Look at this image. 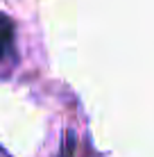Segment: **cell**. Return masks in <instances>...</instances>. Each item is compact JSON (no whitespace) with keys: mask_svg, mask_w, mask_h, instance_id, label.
<instances>
[{"mask_svg":"<svg viewBox=\"0 0 154 157\" xmlns=\"http://www.w3.org/2000/svg\"><path fill=\"white\" fill-rule=\"evenodd\" d=\"M12 41H14V25L5 14H0V59L12 50Z\"/></svg>","mask_w":154,"mask_h":157,"instance_id":"6da1fadb","label":"cell"},{"mask_svg":"<svg viewBox=\"0 0 154 157\" xmlns=\"http://www.w3.org/2000/svg\"><path fill=\"white\" fill-rule=\"evenodd\" d=\"M73 155V137L68 134L66 137V146H63V150H61V157H70Z\"/></svg>","mask_w":154,"mask_h":157,"instance_id":"7a4b0ae2","label":"cell"}]
</instances>
